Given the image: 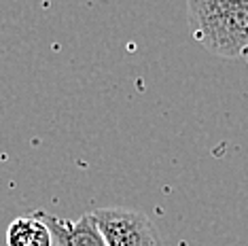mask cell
Masks as SVG:
<instances>
[{"label": "cell", "mask_w": 248, "mask_h": 246, "mask_svg": "<svg viewBox=\"0 0 248 246\" xmlns=\"http://www.w3.org/2000/svg\"><path fill=\"white\" fill-rule=\"evenodd\" d=\"M189 30L208 53H248V0H189Z\"/></svg>", "instance_id": "6da1fadb"}, {"label": "cell", "mask_w": 248, "mask_h": 246, "mask_svg": "<svg viewBox=\"0 0 248 246\" xmlns=\"http://www.w3.org/2000/svg\"><path fill=\"white\" fill-rule=\"evenodd\" d=\"M92 215L106 246H163L157 227L142 210L108 206Z\"/></svg>", "instance_id": "7a4b0ae2"}, {"label": "cell", "mask_w": 248, "mask_h": 246, "mask_svg": "<svg viewBox=\"0 0 248 246\" xmlns=\"http://www.w3.org/2000/svg\"><path fill=\"white\" fill-rule=\"evenodd\" d=\"M32 215L49 227V231L53 236V244L58 246H106L92 212L78 216L77 221L60 219V216L43 210H36Z\"/></svg>", "instance_id": "3957f363"}, {"label": "cell", "mask_w": 248, "mask_h": 246, "mask_svg": "<svg viewBox=\"0 0 248 246\" xmlns=\"http://www.w3.org/2000/svg\"><path fill=\"white\" fill-rule=\"evenodd\" d=\"M7 246H53V236L34 215L17 216L7 229Z\"/></svg>", "instance_id": "277c9868"}, {"label": "cell", "mask_w": 248, "mask_h": 246, "mask_svg": "<svg viewBox=\"0 0 248 246\" xmlns=\"http://www.w3.org/2000/svg\"><path fill=\"white\" fill-rule=\"evenodd\" d=\"M246 60H248V53H246Z\"/></svg>", "instance_id": "5b68a950"}]
</instances>
